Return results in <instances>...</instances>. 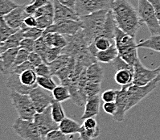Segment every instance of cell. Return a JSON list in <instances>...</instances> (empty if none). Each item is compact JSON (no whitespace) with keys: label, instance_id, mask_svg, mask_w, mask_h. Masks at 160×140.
<instances>
[{"label":"cell","instance_id":"cell-16","mask_svg":"<svg viewBox=\"0 0 160 140\" xmlns=\"http://www.w3.org/2000/svg\"><path fill=\"white\" fill-rule=\"evenodd\" d=\"M130 85H126V86H122V89L120 90H118L117 98H116V105H117V111L113 116V118L114 121L123 122L125 119V114L126 111V107H127V89Z\"/></svg>","mask_w":160,"mask_h":140},{"label":"cell","instance_id":"cell-8","mask_svg":"<svg viewBox=\"0 0 160 140\" xmlns=\"http://www.w3.org/2000/svg\"><path fill=\"white\" fill-rule=\"evenodd\" d=\"M157 84L155 81L150 82L146 85H136L131 84L127 89V107L126 111L130 110L138 105L142 99L148 96L153 90L156 89Z\"/></svg>","mask_w":160,"mask_h":140},{"label":"cell","instance_id":"cell-15","mask_svg":"<svg viewBox=\"0 0 160 140\" xmlns=\"http://www.w3.org/2000/svg\"><path fill=\"white\" fill-rule=\"evenodd\" d=\"M28 15H29L25 11L24 5H19L18 8L2 17L10 27L19 30L24 23V19Z\"/></svg>","mask_w":160,"mask_h":140},{"label":"cell","instance_id":"cell-36","mask_svg":"<svg viewBox=\"0 0 160 140\" xmlns=\"http://www.w3.org/2000/svg\"><path fill=\"white\" fill-rule=\"evenodd\" d=\"M19 5L13 0H0V15L4 16L8 15Z\"/></svg>","mask_w":160,"mask_h":140},{"label":"cell","instance_id":"cell-47","mask_svg":"<svg viewBox=\"0 0 160 140\" xmlns=\"http://www.w3.org/2000/svg\"><path fill=\"white\" fill-rule=\"evenodd\" d=\"M35 43L36 40L31 38H23L20 43L19 48L21 49H25L28 51L29 52L35 51Z\"/></svg>","mask_w":160,"mask_h":140},{"label":"cell","instance_id":"cell-7","mask_svg":"<svg viewBox=\"0 0 160 140\" xmlns=\"http://www.w3.org/2000/svg\"><path fill=\"white\" fill-rule=\"evenodd\" d=\"M12 129L15 134L23 140H43L33 120H25L18 118L14 122Z\"/></svg>","mask_w":160,"mask_h":140},{"label":"cell","instance_id":"cell-3","mask_svg":"<svg viewBox=\"0 0 160 140\" xmlns=\"http://www.w3.org/2000/svg\"><path fill=\"white\" fill-rule=\"evenodd\" d=\"M108 12L109 10H101L89 15L80 16L82 23L81 29L90 44L102 34Z\"/></svg>","mask_w":160,"mask_h":140},{"label":"cell","instance_id":"cell-30","mask_svg":"<svg viewBox=\"0 0 160 140\" xmlns=\"http://www.w3.org/2000/svg\"><path fill=\"white\" fill-rule=\"evenodd\" d=\"M71 57L65 54H61L57 60L51 62L49 64L50 68H51L52 75H55L58 72L59 70L62 69L63 68L66 67L68 64V63L71 61Z\"/></svg>","mask_w":160,"mask_h":140},{"label":"cell","instance_id":"cell-26","mask_svg":"<svg viewBox=\"0 0 160 140\" xmlns=\"http://www.w3.org/2000/svg\"><path fill=\"white\" fill-rule=\"evenodd\" d=\"M87 81L102 83L103 80V70L98 63L91 64L86 68Z\"/></svg>","mask_w":160,"mask_h":140},{"label":"cell","instance_id":"cell-14","mask_svg":"<svg viewBox=\"0 0 160 140\" xmlns=\"http://www.w3.org/2000/svg\"><path fill=\"white\" fill-rule=\"evenodd\" d=\"M54 6V22L60 20L81 21V17L74 9L60 3L58 0H52Z\"/></svg>","mask_w":160,"mask_h":140},{"label":"cell","instance_id":"cell-40","mask_svg":"<svg viewBox=\"0 0 160 140\" xmlns=\"http://www.w3.org/2000/svg\"><path fill=\"white\" fill-rule=\"evenodd\" d=\"M74 134L66 135L63 134L60 130H56L48 134L43 140H72Z\"/></svg>","mask_w":160,"mask_h":140},{"label":"cell","instance_id":"cell-22","mask_svg":"<svg viewBox=\"0 0 160 140\" xmlns=\"http://www.w3.org/2000/svg\"><path fill=\"white\" fill-rule=\"evenodd\" d=\"M81 127L82 125H81L79 122H77L72 118L67 117L59 123V130L66 135L79 134L81 131Z\"/></svg>","mask_w":160,"mask_h":140},{"label":"cell","instance_id":"cell-9","mask_svg":"<svg viewBox=\"0 0 160 140\" xmlns=\"http://www.w3.org/2000/svg\"><path fill=\"white\" fill-rule=\"evenodd\" d=\"M30 98L34 106L36 113H41L48 107L51 106L55 99L51 91L46 90L37 85L29 93Z\"/></svg>","mask_w":160,"mask_h":140},{"label":"cell","instance_id":"cell-31","mask_svg":"<svg viewBox=\"0 0 160 140\" xmlns=\"http://www.w3.org/2000/svg\"><path fill=\"white\" fill-rule=\"evenodd\" d=\"M51 112L52 118L56 122L59 123L65 118V113L61 105V102L55 100L51 105Z\"/></svg>","mask_w":160,"mask_h":140},{"label":"cell","instance_id":"cell-56","mask_svg":"<svg viewBox=\"0 0 160 140\" xmlns=\"http://www.w3.org/2000/svg\"><path fill=\"white\" fill-rule=\"evenodd\" d=\"M72 140H81V138H80V136L78 137V138H77V136H76L75 134H74V137H73V139Z\"/></svg>","mask_w":160,"mask_h":140},{"label":"cell","instance_id":"cell-38","mask_svg":"<svg viewBox=\"0 0 160 140\" xmlns=\"http://www.w3.org/2000/svg\"><path fill=\"white\" fill-rule=\"evenodd\" d=\"M51 0H35L29 5L25 6V11L29 15H34L39 8L48 3Z\"/></svg>","mask_w":160,"mask_h":140},{"label":"cell","instance_id":"cell-21","mask_svg":"<svg viewBox=\"0 0 160 140\" xmlns=\"http://www.w3.org/2000/svg\"><path fill=\"white\" fill-rule=\"evenodd\" d=\"M24 38V32L21 29H19L15 34L10 36L9 38L4 42H1L0 44V53L6 52L8 49L12 48H17L20 46L22 40Z\"/></svg>","mask_w":160,"mask_h":140},{"label":"cell","instance_id":"cell-35","mask_svg":"<svg viewBox=\"0 0 160 140\" xmlns=\"http://www.w3.org/2000/svg\"><path fill=\"white\" fill-rule=\"evenodd\" d=\"M49 48L50 47L46 44L43 36L40 38L36 40V43H35V52H37L43 58L44 63H46V54H47Z\"/></svg>","mask_w":160,"mask_h":140},{"label":"cell","instance_id":"cell-10","mask_svg":"<svg viewBox=\"0 0 160 140\" xmlns=\"http://www.w3.org/2000/svg\"><path fill=\"white\" fill-rule=\"evenodd\" d=\"M111 4L112 0H77L75 11L79 16H83L101 10H110Z\"/></svg>","mask_w":160,"mask_h":140},{"label":"cell","instance_id":"cell-41","mask_svg":"<svg viewBox=\"0 0 160 140\" xmlns=\"http://www.w3.org/2000/svg\"><path fill=\"white\" fill-rule=\"evenodd\" d=\"M37 20V28L42 30H46L48 27L54 23V16L52 15H42L36 18Z\"/></svg>","mask_w":160,"mask_h":140},{"label":"cell","instance_id":"cell-34","mask_svg":"<svg viewBox=\"0 0 160 140\" xmlns=\"http://www.w3.org/2000/svg\"><path fill=\"white\" fill-rule=\"evenodd\" d=\"M101 131L99 127L96 128H85L81 127V131L79 133L81 140H92L100 136Z\"/></svg>","mask_w":160,"mask_h":140},{"label":"cell","instance_id":"cell-2","mask_svg":"<svg viewBox=\"0 0 160 140\" xmlns=\"http://www.w3.org/2000/svg\"><path fill=\"white\" fill-rule=\"evenodd\" d=\"M115 45L118 51V56L129 64L134 66L140 59L138 54V44L134 36L127 34L117 27L115 32Z\"/></svg>","mask_w":160,"mask_h":140},{"label":"cell","instance_id":"cell-43","mask_svg":"<svg viewBox=\"0 0 160 140\" xmlns=\"http://www.w3.org/2000/svg\"><path fill=\"white\" fill-rule=\"evenodd\" d=\"M43 32H44V31L42 30V29H40L39 28H37V27H35V28H29L24 32V37L25 38H31L36 40L43 36Z\"/></svg>","mask_w":160,"mask_h":140},{"label":"cell","instance_id":"cell-19","mask_svg":"<svg viewBox=\"0 0 160 140\" xmlns=\"http://www.w3.org/2000/svg\"><path fill=\"white\" fill-rule=\"evenodd\" d=\"M101 99L99 95L90 98L85 103V110L81 116V119H86L89 118L95 117L99 114L100 111Z\"/></svg>","mask_w":160,"mask_h":140},{"label":"cell","instance_id":"cell-39","mask_svg":"<svg viewBox=\"0 0 160 140\" xmlns=\"http://www.w3.org/2000/svg\"><path fill=\"white\" fill-rule=\"evenodd\" d=\"M93 43H94L98 51H104V50L108 49L112 44H114L115 42L110 39L104 37V36H98Z\"/></svg>","mask_w":160,"mask_h":140},{"label":"cell","instance_id":"cell-48","mask_svg":"<svg viewBox=\"0 0 160 140\" xmlns=\"http://www.w3.org/2000/svg\"><path fill=\"white\" fill-rule=\"evenodd\" d=\"M118 90L114 89H107V90L104 91L102 93L101 98L104 102H115L116 98H117Z\"/></svg>","mask_w":160,"mask_h":140},{"label":"cell","instance_id":"cell-55","mask_svg":"<svg viewBox=\"0 0 160 140\" xmlns=\"http://www.w3.org/2000/svg\"><path fill=\"white\" fill-rule=\"evenodd\" d=\"M154 81H155V82H160V73L158 74V77H157V78H155V79H154Z\"/></svg>","mask_w":160,"mask_h":140},{"label":"cell","instance_id":"cell-11","mask_svg":"<svg viewBox=\"0 0 160 140\" xmlns=\"http://www.w3.org/2000/svg\"><path fill=\"white\" fill-rule=\"evenodd\" d=\"M33 121L37 126L43 139L48 134L56 130H59V124L54 121L52 116L51 106L48 107L41 113H36Z\"/></svg>","mask_w":160,"mask_h":140},{"label":"cell","instance_id":"cell-24","mask_svg":"<svg viewBox=\"0 0 160 140\" xmlns=\"http://www.w3.org/2000/svg\"><path fill=\"white\" fill-rule=\"evenodd\" d=\"M97 61L102 63H110L114 61L116 57H118V51L114 44L104 51H98L95 55Z\"/></svg>","mask_w":160,"mask_h":140},{"label":"cell","instance_id":"cell-53","mask_svg":"<svg viewBox=\"0 0 160 140\" xmlns=\"http://www.w3.org/2000/svg\"><path fill=\"white\" fill-rule=\"evenodd\" d=\"M151 3L152 4V6L154 7L155 13H156L157 18H158V21L160 23V0H149Z\"/></svg>","mask_w":160,"mask_h":140},{"label":"cell","instance_id":"cell-6","mask_svg":"<svg viewBox=\"0 0 160 140\" xmlns=\"http://www.w3.org/2000/svg\"><path fill=\"white\" fill-rule=\"evenodd\" d=\"M65 36L68 40V44L62 49V54L76 58L77 56L89 51L90 44L87 40L82 29L73 36Z\"/></svg>","mask_w":160,"mask_h":140},{"label":"cell","instance_id":"cell-4","mask_svg":"<svg viewBox=\"0 0 160 140\" xmlns=\"http://www.w3.org/2000/svg\"><path fill=\"white\" fill-rule=\"evenodd\" d=\"M138 12L142 23L147 25L151 36L160 34V23L154 7L149 0H138Z\"/></svg>","mask_w":160,"mask_h":140},{"label":"cell","instance_id":"cell-46","mask_svg":"<svg viewBox=\"0 0 160 140\" xmlns=\"http://www.w3.org/2000/svg\"><path fill=\"white\" fill-rule=\"evenodd\" d=\"M29 54H30V52H29L28 51L19 48V52H18L17 53V56H16V59H15L14 67L17 66V65H19V64H23V63L28 61Z\"/></svg>","mask_w":160,"mask_h":140},{"label":"cell","instance_id":"cell-1","mask_svg":"<svg viewBox=\"0 0 160 140\" xmlns=\"http://www.w3.org/2000/svg\"><path fill=\"white\" fill-rule=\"evenodd\" d=\"M118 27L127 34L135 37L142 25L138 11L127 0H112L111 9Z\"/></svg>","mask_w":160,"mask_h":140},{"label":"cell","instance_id":"cell-51","mask_svg":"<svg viewBox=\"0 0 160 140\" xmlns=\"http://www.w3.org/2000/svg\"><path fill=\"white\" fill-rule=\"evenodd\" d=\"M102 108L106 114L113 116L117 111V105H116L115 102H104Z\"/></svg>","mask_w":160,"mask_h":140},{"label":"cell","instance_id":"cell-33","mask_svg":"<svg viewBox=\"0 0 160 140\" xmlns=\"http://www.w3.org/2000/svg\"><path fill=\"white\" fill-rule=\"evenodd\" d=\"M17 31L18 29L12 28V27H10L7 23L3 17L1 16V19H0V41L4 42L5 40H8L10 36L15 34Z\"/></svg>","mask_w":160,"mask_h":140},{"label":"cell","instance_id":"cell-12","mask_svg":"<svg viewBox=\"0 0 160 140\" xmlns=\"http://www.w3.org/2000/svg\"><path fill=\"white\" fill-rule=\"evenodd\" d=\"M134 79L133 84L136 85H146L154 79L160 73V65L157 68L150 69L146 68L141 61L138 62L134 66Z\"/></svg>","mask_w":160,"mask_h":140},{"label":"cell","instance_id":"cell-42","mask_svg":"<svg viewBox=\"0 0 160 140\" xmlns=\"http://www.w3.org/2000/svg\"><path fill=\"white\" fill-rule=\"evenodd\" d=\"M61 54H62V48L50 47L46 54V64H50L55 60H57Z\"/></svg>","mask_w":160,"mask_h":140},{"label":"cell","instance_id":"cell-44","mask_svg":"<svg viewBox=\"0 0 160 140\" xmlns=\"http://www.w3.org/2000/svg\"><path fill=\"white\" fill-rule=\"evenodd\" d=\"M36 70V74L38 75V77H52V72L51 68L49 66L48 64H46V63L43 62V64H40L39 66L36 67L35 68Z\"/></svg>","mask_w":160,"mask_h":140},{"label":"cell","instance_id":"cell-50","mask_svg":"<svg viewBox=\"0 0 160 140\" xmlns=\"http://www.w3.org/2000/svg\"><path fill=\"white\" fill-rule=\"evenodd\" d=\"M28 61H30L31 64H32L35 68L39 66L40 64H43V58H42V57L35 51L30 52V54H29V57H28Z\"/></svg>","mask_w":160,"mask_h":140},{"label":"cell","instance_id":"cell-25","mask_svg":"<svg viewBox=\"0 0 160 140\" xmlns=\"http://www.w3.org/2000/svg\"><path fill=\"white\" fill-rule=\"evenodd\" d=\"M134 71L130 69H119L116 71L114 81L121 86H126L133 84Z\"/></svg>","mask_w":160,"mask_h":140},{"label":"cell","instance_id":"cell-52","mask_svg":"<svg viewBox=\"0 0 160 140\" xmlns=\"http://www.w3.org/2000/svg\"><path fill=\"white\" fill-rule=\"evenodd\" d=\"M24 23L28 28H35L37 27V20L34 15H28L24 19Z\"/></svg>","mask_w":160,"mask_h":140},{"label":"cell","instance_id":"cell-49","mask_svg":"<svg viewBox=\"0 0 160 140\" xmlns=\"http://www.w3.org/2000/svg\"><path fill=\"white\" fill-rule=\"evenodd\" d=\"M32 68H35V67L32 65L30 63V61H28L26 62L23 63V64L17 65V66L14 67L13 69H12V72L11 73H17V74H21L22 72H23L24 71L28 69H32Z\"/></svg>","mask_w":160,"mask_h":140},{"label":"cell","instance_id":"cell-29","mask_svg":"<svg viewBox=\"0 0 160 140\" xmlns=\"http://www.w3.org/2000/svg\"><path fill=\"white\" fill-rule=\"evenodd\" d=\"M138 47L144 48L160 52V34L153 35L147 40L140 41L138 44Z\"/></svg>","mask_w":160,"mask_h":140},{"label":"cell","instance_id":"cell-13","mask_svg":"<svg viewBox=\"0 0 160 140\" xmlns=\"http://www.w3.org/2000/svg\"><path fill=\"white\" fill-rule=\"evenodd\" d=\"M81 28H82L81 21L60 20L54 22L53 24L44 30L43 35L48 32H55L64 36H73L81 30Z\"/></svg>","mask_w":160,"mask_h":140},{"label":"cell","instance_id":"cell-28","mask_svg":"<svg viewBox=\"0 0 160 140\" xmlns=\"http://www.w3.org/2000/svg\"><path fill=\"white\" fill-rule=\"evenodd\" d=\"M53 95V98L56 101L60 102H64L65 101H68L71 99V93L67 85H57V87L53 89L52 92Z\"/></svg>","mask_w":160,"mask_h":140},{"label":"cell","instance_id":"cell-5","mask_svg":"<svg viewBox=\"0 0 160 140\" xmlns=\"http://www.w3.org/2000/svg\"><path fill=\"white\" fill-rule=\"evenodd\" d=\"M10 99L12 104L17 112L19 118L25 120H33L36 111L32 104L29 94H22L11 91Z\"/></svg>","mask_w":160,"mask_h":140},{"label":"cell","instance_id":"cell-54","mask_svg":"<svg viewBox=\"0 0 160 140\" xmlns=\"http://www.w3.org/2000/svg\"><path fill=\"white\" fill-rule=\"evenodd\" d=\"M60 3L64 4L65 6L72 8V9L75 10L76 3H77V0H58Z\"/></svg>","mask_w":160,"mask_h":140},{"label":"cell","instance_id":"cell-18","mask_svg":"<svg viewBox=\"0 0 160 140\" xmlns=\"http://www.w3.org/2000/svg\"><path fill=\"white\" fill-rule=\"evenodd\" d=\"M6 85L8 89L11 91L17 92L22 94H29L31 91L34 88L29 87L23 85L20 81L19 74L17 73H10L6 82Z\"/></svg>","mask_w":160,"mask_h":140},{"label":"cell","instance_id":"cell-45","mask_svg":"<svg viewBox=\"0 0 160 140\" xmlns=\"http://www.w3.org/2000/svg\"><path fill=\"white\" fill-rule=\"evenodd\" d=\"M113 65L115 68L117 70L119 69H130L133 70L134 71V66H132L130 64H129L128 63L126 62V61L123 60L122 57H120L118 56V57L114 59V61H113Z\"/></svg>","mask_w":160,"mask_h":140},{"label":"cell","instance_id":"cell-20","mask_svg":"<svg viewBox=\"0 0 160 140\" xmlns=\"http://www.w3.org/2000/svg\"><path fill=\"white\" fill-rule=\"evenodd\" d=\"M117 27V22H116L113 12L111 10H109L107 15H106V22L104 24L103 31L100 36H104V37H106V38L110 39L111 40L114 41L115 32H116Z\"/></svg>","mask_w":160,"mask_h":140},{"label":"cell","instance_id":"cell-57","mask_svg":"<svg viewBox=\"0 0 160 140\" xmlns=\"http://www.w3.org/2000/svg\"><path fill=\"white\" fill-rule=\"evenodd\" d=\"M33 1H35V0H31V2H33Z\"/></svg>","mask_w":160,"mask_h":140},{"label":"cell","instance_id":"cell-32","mask_svg":"<svg viewBox=\"0 0 160 140\" xmlns=\"http://www.w3.org/2000/svg\"><path fill=\"white\" fill-rule=\"evenodd\" d=\"M101 85H102V83L87 81L86 85L84 89V95H85L86 101L90 98L99 95V93L101 92V88H102Z\"/></svg>","mask_w":160,"mask_h":140},{"label":"cell","instance_id":"cell-23","mask_svg":"<svg viewBox=\"0 0 160 140\" xmlns=\"http://www.w3.org/2000/svg\"><path fill=\"white\" fill-rule=\"evenodd\" d=\"M43 38L46 44L52 48H64L68 44V40L66 36L64 35L55 33V32H48L43 35Z\"/></svg>","mask_w":160,"mask_h":140},{"label":"cell","instance_id":"cell-37","mask_svg":"<svg viewBox=\"0 0 160 140\" xmlns=\"http://www.w3.org/2000/svg\"><path fill=\"white\" fill-rule=\"evenodd\" d=\"M37 85L46 90L52 92L53 89L57 87V84L52 77H38Z\"/></svg>","mask_w":160,"mask_h":140},{"label":"cell","instance_id":"cell-17","mask_svg":"<svg viewBox=\"0 0 160 140\" xmlns=\"http://www.w3.org/2000/svg\"><path fill=\"white\" fill-rule=\"evenodd\" d=\"M19 49V48H12L1 53V71L3 74L12 72Z\"/></svg>","mask_w":160,"mask_h":140},{"label":"cell","instance_id":"cell-27","mask_svg":"<svg viewBox=\"0 0 160 140\" xmlns=\"http://www.w3.org/2000/svg\"><path fill=\"white\" fill-rule=\"evenodd\" d=\"M21 82L24 85L29 86V87L35 88L37 86V78L38 75L36 74L35 68L28 69L19 74Z\"/></svg>","mask_w":160,"mask_h":140}]
</instances>
